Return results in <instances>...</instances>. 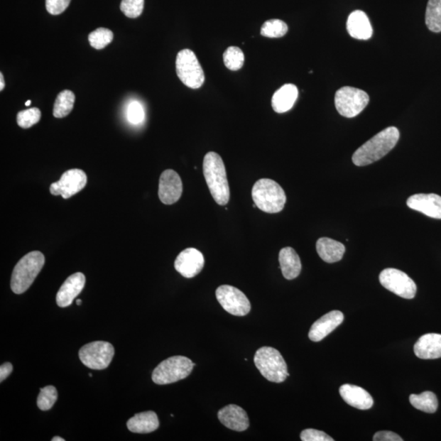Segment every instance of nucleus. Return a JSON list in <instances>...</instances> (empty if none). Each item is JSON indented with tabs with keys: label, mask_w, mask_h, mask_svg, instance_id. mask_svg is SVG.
<instances>
[{
	"label": "nucleus",
	"mask_w": 441,
	"mask_h": 441,
	"mask_svg": "<svg viewBox=\"0 0 441 441\" xmlns=\"http://www.w3.org/2000/svg\"><path fill=\"white\" fill-rule=\"evenodd\" d=\"M399 139L398 129L386 128L359 147L352 156V161L356 166H366L378 161L394 148Z\"/></svg>",
	"instance_id": "obj_1"
},
{
	"label": "nucleus",
	"mask_w": 441,
	"mask_h": 441,
	"mask_svg": "<svg viewBox=\"0 0 441 441\" xmlns=\"http://www.w3.org/2000/svg\"><path fill=\"white\" fill-rule=\"evenodd\" d=\"M203 172L212 198L219 205H227L230 200V187L222 157L216 152L207 153L203 163Z\"/></svg>",
	"instance_id": "obj_2"
},
{
	"label": "nucleus",
	"mask_w": 441,
	"mask_h": 441,
	"mask_svg": "<svg viewBox=\"0 0 441 441\" xmlns=\"http://www.w3.org/2000/svg\"><path fill=\"white\" fill-rule=\"evenodd\" d=\"M254 205L268 214H277L286 203L285 190L273 180L263 178L256 182L252 189Z\"/></svg>",
	"instance_id": "obj_3"
},
{
	"label": "nucleus",
	"mask_w": 441,
	"mask_h": 441,
	"mask_svg": "<svg viewBox=\"0 0 441 441\" xmlns=\"http://www.w3.org/2000/svg\"><path fill=\"white\" fill-rule=\"evenodd\" d=\"M45 263L40 251L27 254L15 266L11 279V288L16 294L25 293L35 281Z\"/></svg>",
	"instance_id": "obj_4"
},
{
	"label": "nucleus",
	"mask_w": 441,
	"mask_h": 441,
	"mask_svg": "<svg viewBox=\"0 0 441 441\" xmlns=\"http://www.w3.org/2000/svg\"><path fill=\"white\" fill-rule=\"evenodd\" d=\"M254 364L261 375L270 382L281 383L290 376L285 359L273 347L259 348L254 356Z\"/></svg>",
	"instance_id": "obj_5"
},
{
	"label": "nucleus",
	"mask_w": 441,
	"mask_h": 441,
	"mask_svg": "<svg viewBox=\"0 0 441 441\" xmlns=\"http://www.w3.org/2000/svg\"><path fill=\"white\" fill-rule=\"evenodd\" d=\"M195 364L187 357L177 356L168 358L158 366L152 374V381L158 385L178 382L188 377Z\"/></svg>",
	"instance_id": "obj_6"
},
{
	"label": "nucleus",
	"mask_w": 441,
	"mask_h": 441,
	"mask_svg": "<svg viewBox=\"0 0 441 441\" xmlns=\"http://www.w3.org/2000/svg\"><path fill=\"white\" fill-rule=\"evenodd\" d=\"M176 72L180 80L188 88L197 89L205 83V72L198 58L190 49L185 48L178 53Z\"/></svg>",
	"instance_id": "obj_7"
},
{
	"label": "nucleus",
	"mask_w": 441,
	"mask_h": 441,
	"mask_svg": "<svg viewBox=\"0 0 441 441\" xmlns=\"http://www.w3.org/2000/svg\"><path fill=\"white\" fill-rule=\"evenodd\" d=\"M369 102V97L366 92L352 88L342 87L335 94V107L341 116L353 118L361 114Z\"/></svg>",
	"instance_id": "obj_8"
},
{
	"label": "nucleus",
	"mask_w": 441,
	"mask_h": 441,
	"mask_svg": "<svg viewBox=\"0 0 441 441\" xmlns=\"http://www.w3.org/2000/svg\"><path fill=\"white\" fill-rule=\"evenodd\" d=\"M114 355V347L110 342L97 341L81 347L79 356L82 363L92 369H107Z\"/></svg>",
	"instance_id": "obj_9"
},
{
	"label": "nucleus",
	"mask_w": 441,
	"mask_h": 441,
	"mask_svg": "<svg viewBox=\"0 0 441 441\" xmlns=\"http://www.w3.org/2000/svg\"><path fill=\"white\" fill-rule=\"evenodd\" d=\"M379 281L386 290L405 299L415 297L417 285L405 272L394 268H388L381 272Z\"/></svg>",
	"instance_id": "obj_10"
},
{
	"label": "nucleus",
	"mask_w": 441,
	"mask_h": 441,
	"mask_svg": "<svg viewBox=\"0 0 441 441\" xmlns=\"http://www.w3.org/2000/svg\"><path fill=\"white\" fill-rule=\"evenodd\" d=\"M216 298L223 309L233 315L244 317L251 310V304L246 295L236 287L219 286L216 290Z\"/></svg>",
	"instance_id": "obj_11"
},
{
	"label": "nucleus",
	"mask_w": 441,
	"mask_h": 441,
	"mask_svg": "<svg viewBox=\"0 0 441 441\" xmlns=\"http://www.w3.org/2000/svg\"><path fill=\"white\" fill-rule=\"evenodd\" d=\"M88 182L86 173L78 168L65 172L59 181L50 186L53 195H62L64 199H69L83 190Z\"/></svg>",
	"instance_id": "obj_12"
},
{
	"label": "nucleus",
	"mask_w": 441,
	"mask_h": 441,
	"mask_svg": "<svg viewBox=\"0 0 441 441\" xmlns=\"http://www.w3.org/2000/svg\"><path fill=\"white\" fill-rule=\"evenodd\" d=\"M205 266V258L198 249L188 248L178 256L174 266L185 278H193L200 273Z\"/></svg>",
	"instance_id": "obj_13"
},
{
	"label": "nucleus",
	"mask_w": 441,
	"mask_h": 441,
	"mask_svg": "<svg viewBox=\"0 0 441 441\" xmlns=\"http://www.w3.org/2000/svg\"><path fill=\"white\" fill-rule=\"evenodd\" d=\"M183 194V182L178 173L172 170L163 171L159 183V198L163 204L178 202Z\"/></svg>",
	"instance_id": "obj_14"
},
{
	"label": "nucleus",
	"mask_w": 441,
	"mask_h": 441,
	"mask_svg": "<svg viewBox=\"0 0 441 441\" xmlns=\"http://www.w3.org/2000/svg\"><path fill=\"white\" fill-rule=\"evenodd\" d=\"M408 208L422 212L432 219H441V196L435 194H416L407 200Z\"/></svg>",
	"instance_id": "obj_15"
},
{
	"label": "nucleus",
	"mask_w": 441,
	"mask_h": 441,
	"mask_svg": "<svg viewBox=\"0 0 441 441\" xmlns=\"http://www.w3.org/2000/svg\"><path fill=\"white\" fill-rule=\"evenodd\" d=\"M85 276L77 272L67 278L58 292L56 301L60 307H67L72 304L75 298L84 290Z\"/></svg>",
	"instance_id": "obj_16"
},
{
	"label": "nucleus",
	"mask_w": 441,
	"mask_h": 441,
	"mask_svg": "<svg viewBox=\"0 0 441 441\" xmlns=\"http://www.w3.org/2000/svg\"><path fill=\"white\" fill-rule=\"evenodd\" d=\"M344 320V315L339 310H332L312 325L309 332V339L312 342H320L339 327Z\"/></svg>",
	"instance_id": "obj_17"
},
{
	"label": "nucleus",
	"mask_w": 441,
	"mask_h": 441,
	"mask_svg": "<svg viewBox=\"0 0 441 441\" xmlns=\"http://www.w3.org/2000/svg\"><path fill=\"white\" fill-rule=\"evenodd\" d=\"M219 421L229 429L244 432L249 427L247 413L241 407L229 405L219 412Z\"/></svg>",
	"instance_id": "obj_18"
},
{
	"label": "nucleus",
	"mask_w": 441,
	"mask_h": 441,
	"mask_svg": "<svg viewBox=\"0 0 441 441\" xmlns=\"http://www.w3.org/2000/svg\"><path fill=\"white\" fill-rule=\"evenodd\" d=\"M342 398L347 404L361 410H367L374 405L373 397L369 392L358 386L344 384L339 389Z\"/></svg>",
	"instance_id": "obj_19"
},
{
	"label": "nucleus",
	"mask_w": 441,
	"mask_h": 441,
	"mask_svg": "<svg viewBox=\"0 0 441 441\" xmlns=\"http://www.w3.org/2000/svg\"><path fill=\"white\" fill-rule=\"evenodd\" d=\"M347 28L354 39L368 40L373 35L371 23L366 13L363 11H354L347 19Z\"/></svg>",
	"instance_id": "obj_20"
},
{
	"label": "nucleus",
	"mask_w": 441,
	"mask_h": 441,
	"mask_svg": "<svg viewBox=\"0 0 441 441\" xmlns=\"http://www.w3.org/2000/svg\"><path fill=\"white\" fill-rule=\"evenodd\" d=\"M417 357L423 359L441 358V334H428L422 336L413 347Z\"/></svg>",
	"instance_id": "obj_21"
},
{
	"label": "nucleus",
	"mask_w": 441,
	"mask_h": 441,
	"mask_svg": "<svg viewBox=\"0 0 441 441\" xmlns=\"http://www.w3.org/2000/svg\"><path fill=\"white\" fill-rule=\"evenodd\" d=\"M298 97L296 85L287 84L278 89L271 99V106L276 113H285L293 108Z\"/></svg>",
	"instance_id": "obj_22"
},
{
	"label": "nucleus",
	"mask_w": 441,
	"mask_h": 441,
	"mask_svg": "<svg viewBox=\"0 0 441 441\" xmlns=\"http://www.w3.org/2000/svg\"><path fill=\"white\" fill-rule=\"evenodd\" d=\"M279 261L283 276L286 280L295 279L301 273L302 263L300 258L291 247H285L281 250Z\"/></svg>",
	"instance_id": "obj_23"
},
{
	"label": "nucleus",
	"mask_w": 441,
	"mask_h": 441,
	"mask_svg": "<svg viewBox=\"0 0 441 441\" xmlns=\"http://www.w3.org/2000/svg\"><path fill=\"white\" fill-rule=\"evenodd\" d=\"M159 426V418L153 411L137 413L127 423L129 431L134 433H151L155 432Z\"/></svg>",
	"instance_id": "obj_24"
},
{
	"label": "nucleus",
	"mask_w": 441,
	"mask_h": 441,
	"mask_svg": "<svg viewBox=\"0 0 441 441\" xmlns=\"http://www.w3.org/2000/svg\"><path fill=\"white\" fill-rule=\"evenodd\" d=\"M317 253L321 259L328 263H337L346 251L344 244L330 238H320L317 242Z\"/></svg>",
	"instance_id": "obj_25"
},
{
	"label": "nucleus",
	"mask_w": 441,
	"mask_h": 441,
	"mask_svg": "<svg viewBox=\"0 0 441 441\" xmlns=\"http://www.w3.org/2000/svg\"><path fill=\"white\" fill-rule=\"evenodd\" d=\"M410 402L417 410L425 413H433L438 408L437 397L432 391H424L420 395L412 394Z\"/></svg>",
	"instance_id": "obj_26"
},
{
	"label": "nucleus",
	"mask_w": 441,
	"mask_h": 441,
	"mask_svg": "<svg viewBox=\"0 0 441 441\" xmlns=\"http://www.w3.org/2000/svg\"><path fill=\"white\" fill-rule=\"evenodd\" d=\"M75 102V95L70 90H64L58 95L53 107V116L64 118L72 112Z\"/></svg>",
	"instance_id": "obj_27"
},
{
	"label": "nucleus",
	"mask_w": 441,
	"mask_h": 441,
	"mask_svg": "<svg viewBox=\"0 0 441 441\" xmlns=\"http://www.w3.org/2000/svg\"><path fill=\"white\" fill-rule=\"evenodd\" d=\"M426 24L430 31L441 32V0H429L426 11Z\"/></svg>",
	"instance_id": "obj_28"
},
{
	"label": "nucleus",
	"mask_w": 441,
	"mask_h": 441,
	"mask_svg": "<svg viewBox=\"0 0 441 441\" xmlns=\"http://www.w3.org/2000/svg\"><path fill=\"white\" fill-rule=\"evenodd\" d=\"M223 61H224L227 69L236 72L243 67L244 54L241 49L238 47H229L223 53Z\"/></svg>",
	"instance_id": "obj_29"
},
{
	"label": "nucleus",
	"mask_w": 441,
	"mask_h": 441,
	"mask_svg": "<svg viewBox=\"0 0 441 441\" xmlns=\"http://www.w3.org/2000/svg\"><path fill=\"white\" fill-rule=\"evenodd\" d=\"M288 32V26L279 19H271L265 21L261 28V35L268 38H281Z\"/></svg>",
	"instance_id": "obj_30"
},
{
	"label": "nucleus",
	"mask_w": 441,
	"mask_h": 441,
	"mask_svg": "<svg viewBox=\"0 0 441 441\" xmlns=\"http://www.w3.org/2000/svg\"><path fill=\"white\" fill-rule=\"evenodd\" d=\"M114 34L111 30L107 28H98L90 33L89 41L90 45L97 50L106 48L112 42Z\"/></svg>",
	"instance_id": "obj_31"
},
{
	"label": "nucleus",
	"mask_w": 441,
	"mask_h": 441,
	"mask_svg": "<svg viewBox=\"0 0 441 441\" xmlns=\"http://www.w3.org/2000/svg\"><path fill=\"white\" fill-rule=\"evenodd\" d=\"M58 400V391L53 386H47L40 388V393L38 396L37 405L40 410L47 411L50 410Z\"/></svg>",
	"instance_id": "obj_32"
},
{
	"label": "nucleus",
	"mask_w": 441,
	"mask_h": 441,
	"mask_svg": "<svg viewBox=\"0 0 441 441\" xmlns=\"http://www.w3.org/2000/svg\"><path fill=\"white\" fill-rule=\"evenodd\" d=\"M41 111L39 108L33 107L21 111L16 116V122L21 128L29 129L40 121Z\"/></svg>",
	"instance_id": "obj_33"
},
{
	"label": "nucleus",
	"mask_w": 441,
	"mask_h": 441,
	"mask_svg": "<svg viewBox=\"0 0 441 441\" xmlns=\"http://www.w3.org/2000/svg\"><path fill=\"white\" fill-rule=\"evenodd\" d=\"M144 0H122L121 9L129 18H137L143 12Z\"/></svg>",
	"instance_id": "obj_34"
},
{
	"label": "nucleus",
	"mask_w": 441,
	"mask_h": 441,
	"mask_svg": "<svg viewBox=\"0 0 441 441\" xmlns=\"http://www.w3.org/2000/svg\"><path fill=\"white\" fill-rule=\"evenodd\" d=\"M127 118L129 123L133 124H139L143 121L145 112L141 103L136 101L129 103Z\"/></svg>",
	"instance_id": "obj_35"
},
{
	"label": "nucleus",
	"mask_w": 441,
	"mask_h": 441,
	"mask_svg": "<svg viewBox=\"0 0 441 441\" xmlns=\"http://www.w3.org/2000/svg\"><path fill=\"white\" fill-rule=\"evenodd\" d=\"M303 441H334V440L322 431L315 429H306L301 433Z\"/></svg>",
	"instance_id": "obj_36"
},
{
	"label": "nucleus",
	"mask_w": 441,
	"mask_h": 441,
	"mask_svg": "<svg viewBox=\"0 0 441 441\" xmlns=\"http://www.w3.org/2000/svg\"><path fill=\"white\" fill-rule=\"evenodd\" d=\"M70 0H46V9L52 15H59L69 7Z\"/></svg>",
	"instance_id": "obj_37"
},
{
	"label": "nucleus",
	"mask_w": 441,
	"mask_h": 441,
	"mask_svg": "<svg viewBox=\"0 0 441 441\" xmlns=\"http://www.w3.org/2000/svg\"><path fill=\"white\" fill-rule=\"evenodd\" d=\"M374 441H402L403 439L400 435L389 431H382L376 433L374 435Z\"/></svg>",
	"instance_id": "obj_38"
},
{
	"label": "nucleus",
	"mask_w": 441,
	"mask_h": 441,
	"mask_svg": "<svg viewBox=\"0 0 441 441\" xmlns=\"http://www.w3.org/2000/svg\"><path fill=\"white\" fill-rule=\"evenodd\" d=\"M13 372V364L6 362L2 364L1 367H0V382H3L4 380L6 379L11 373Z\"/></svg>",
	"instance_id": "obj_39"
},
{
	"label": "nucleus",
	"mask_w": 441,
	"mask_h": 441,
	"mask_svg": "<svg viewBox=\"0 0 441 441\" xmlns=\"http://www.w3.org/2000/svg\"><path fill=\"white\" fill-rule=\"evenodd\" d=\"M5 87L3 73H0V91H3Z\"/></svg>",
	"instance_id": "obj_40"
},
{
	"label": "nucleus",
	"mask_w": 441,
	"mask_h": 441,
	"mask_svg": "<svg viewBox=\"0 0 441 441\" xmlns=\"http://www.w3.org/2000/svg\"><path fill=\"white\" fill-rule=\"evenodd\" d=\"M52 441H65V440L62 437H55L52 439Z\"/></svg>",
	"instance_id": "obj_41"
},
{
	"label": "nucleus",
	"mask_w": 441,
	"mask_h": 441,
	"mask_svg": "<svg viewBox=\"0 0 441 441\" xmlns=\"http://www.w3.org/2000/svg\"><path fill=\"white\" fill-rule=\"evenodd\" d=\"M76 304H77V305H78V306H80V305H81V304H82V301H81V300H80V299H78V300H76Z\"/></svg>",
	"instance_id": "obj_42"
},
{
	"label": "nucleus",
	"mask_w": 441,
	"mask_h": 441,
	"mask_svg": "<svg viewBox=\"0 0 441 441\" xmlns=\"http://www.w3.org/2000/svg\"><path fill=\"white\" fill-rule=\"evenodd\" d=\"M31 104V101H27V102L26 103V106L28 107Z\"/></svg>",
	"instance_id": "obj_43"
},
{
	"label": "nucleus",
	"mask_w": 441,
	"mask_h": 441,
	"mask_svg": "<svg viewBox=\"0 0 441 441\" xmlns=\"http://www.w3.org/2000/svg\"><path fill=\"white\" fill-rule=\"evenodd\" d=\"M89 377H92V374H89Z\"/></svg>",
	"instance_id": "obj_44"
}]
</instances>
